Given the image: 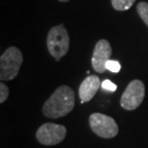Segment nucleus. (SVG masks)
<instances>
[{
  "label": "nucleus",
  "mask_w": 148,
  "mask_h": 148,
  "mask_svg": "<svg viewBox=\"0 0 148 148\" xmlns=\"http://www.w3.org/2000/svg\"><path fill=\"white\" fill-rule=\"evenodd\" d=\"M75 104L74 91L69 86H61L42 106V114L49 118L63 117L73 110Z\"/></svg>",
  "instance_id": "nucleus-1"
},
{
  "label": "nucleus",
  "mask_w": 148,
  "mask_h": 148,
  "mask_svg": "<svg viewBox=\"0 0 148 148\" xmlns=\"http://www.w3.org/2000/svg\"><path fill=\"white\" fill-rule=\"evenodd\" d=\"M47 48L56 61H60L69 48V36L63 24L50 29L47 36Z\"/></svg>",
  "instance_id": "nucleus-2"
},
{
  "label": "nucleus",
  "mask_w": 148,
  "mask_h": 148,
  "mask_svg": "<svg viewBox=\"0 0 148 148\" xmlns=\"http://www.w3.org/2000/svg\"><path fill=\"white\" fill-rule=\"evenodd\" d=\"M21 51L14 46L9 47L0 58V79L10 81L16 77L22 64Z\"/></svg>",
  "instance_id": "nucleus-3"
},
{
  "label": "nucleus",
  "mask_w": 148,
  "mask_h": 148,
  "mask_svg": "<svg viewBox=\"0 0 148 148\" xmlns=\"http://www.w3.org/2000/svg\"><path fill=\"white\" fill-rule=\"evenodd\" d=\"M88 122L92 132L100 138H112L118 133V126L115 120L109 115L94 112L90 115Z\"/></svg>",
  "instance_id": "nucleus-4"
},
{
  "label": "nucleus",
  "mask_w": 148,
  "mask_h": 148,
  "mask_svg": "<svg viewBox=\"0 0 148 148\" xmlns=\"http://www.w3.org/2000/svg\"><path fill=\"white\" fill-rule=\"evenodd\" d=\"M145 95V87L140 80H134L127 86L121 95L120 105L127 111L137 109L143 103Z\"/></svg>",
  "instance_id": "nucleus-5"
},
{
  "label": "nucleus",
  "mask_w": 148,
  "mask_h": 148,
  "mask_svg": "<svg viewBox=\"0 0 148 148\" xmlns=\"http://www.w3.org/2000/svg\"><path fill=\"white\" fill-rule=\"evenodd\" d=\"M66 136V127L56 123H44L38 129L36 137L42 145H56L62 143Z\"/></svg>",
  "instance_id": "nucleus-6"
},
{
  "label": "nucleus",
  "mask_w": 148,
  "mask_h": 148,
  "mask_svg": "<svg viewBox=\"0 0 148 148\" xmlns=\"http://www.w3.org/2000/svg\"><path fill=\"white\" fill-rule=\"evenodd\" d=\"M112 55V47L108 40H100L94 47L91 64L93 69L98 73H103L106 70V63L110 60Z\"/></svg>",
  "instance_id": "nucleus-7"
},
{
  "label": "nucleus",
  "mask_w": 148,
  "mask_h": 148,
  "mask_svg": "<svg viewBox=\"0 0 148 148\" xmlns=\"http://www.w3.org/2000/svg\"><path fill=\"white\" fill-rule=\"evenodd\" d=\"M100 87H101V83H100L99 77L96 75H88L79 87V96L82 104L90 101Z\"/></svg>",
  "instance_id": "nucleus-8"
},
{
  "label": "nucleus",
  "mask_w": 148,
  "mask_h": 148,
  "mask_svg": "<svg viewBox=\"0 0 148 148\" xmlns=\"http://www.w3.org/2000/svg\"><path fill=\"white\" fill-rule=\"evenodd\" d=\"M136 0H112V5L116 11H127L132 7Z\"/></svg>",
  "instance_id": "nucleus-9"
},
{
  "label": "nucleus",
  "mask_w": 148,
  "mask_h": 148,
  "mask_svg": "<svg viewBox=\"0 0 148 148\" xmlns=\"http://www.w3.org/2000/svg\"><path fill=\"white\" fill-rule=\"evenodd\" d=\"M137 11L140 14V18L143 20L144 23L148 26V3L140 2L137 6Z\"/></svg>",
  "instance_id": "nucleus-10"
},
{
  "label": "nucleus",
  "mask_w": 148,
  "mask_h": 148,
  "mask_svg": "<svg viewBox=\"0 0 148 148\" xmlns=\"http://www.w3.org/2000/svg\"><path fill=\"white\" fill-rule=\"evenodd\" d=\"M120 69H121V66L119 62L114 60H109L106 63V70H110L111 72L117 73L120 71Z\"/></svg>",
  "instance_id": "nucleus-11"
},
{
  "label": "nucleus",
  "mask_w": 148,
  "mask_h": 148,
  "mask_svg": "<svg viewBox=\"0 0 148 148\" xmlns=\"http://www.w3.org/2000/svg\"><path fill=\"white\" fill-rule=\"evenodd\" d=\"M9 96V88L4 83L0 84V103H4Z\"/></svg>",
  "instance_id": "nucleus-12"
},
{
  "label": "nucleus",
  "mask_w": 148,
  "mask_h": 148,
  "mask_svg": "<svg viewBox=\"0 0 148 148\" xmlns=\"http://www.w3.org/2000/svg\"><path fill=\"white\" fill-rule=\"evenodd\" d=\"M101 88L103 90H107V91H115L117 88V86L114 84V83H112L110 80H105V81H103L101 83Z\"/></svg>",
  "instance_id": "nucleus-13"
},
{
  "label": "nucleus",
  "mask_w": 148,
  "mask_h": 148,
  "mask_svg": "<svg viewBox=\"0 0 148 148\" xmlns=\"http://www.w3.org/2000/svg\"><path fill=\"white\" fill-rule=\"evenodd\" d=\"M59 1H61V2H67V1H69V0H59Z\"/></svg>",
  "instance_id": "nucleus-14"
}]
</instances>
